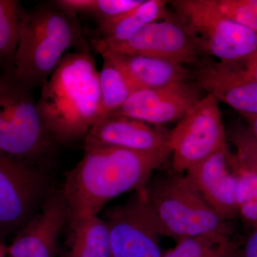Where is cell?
<instances>
[{
	"label": "cell",
	"instance_id": "cell-24",
	"mask_svg": "<svg viewBox=\"0 0 257 257\" xmlns=\"http://www.w3.org/2000/svg\"><path fill=\"white\" fill-rule=\"evenodd\" d=\"M225 18L257 34V0H205Z\"/></svg>",
	"mask_w": 257,
	"mask_h": 257
},
{
	"label": "cell",
	"instance_id": "cell-1",
	"mask_svg": "<svg viewBox=\"0 0 257 257\" xmlns=\"http://www.w3.org/2000/svg\"><path fill=\"white\" fill-rule=\"evenodd\" d=\"M168 157L109 147L84 151L66 175L62 189L69 224L97 216L114 198L144 188Z\"/></svg>",
	"mask_w": 257,
	"mask_h": 257
},
{
	"label": "cell",
	"instance_id": "cell-8",
	"mask_svg": "<svg viewBox=\"0 0 257 257\" xmlns=\"http://www.w3.org/2000/svg\"><path fill=\"white\" fill-rule=\"evenodd\" d=\"M219 101L206 94L169 135L172 172L186 173L216 152L228 148Z\"/></svg>",
	"mask_w": 257,
	"mask_h": 257
},
{
	"label": "cell",
	"instance_id": "cell-27",
	"mask_svg": "<svg viewBox=\"0 0 257 257\" xmlns=\"http://www.w3.org/2000/svg\"><path fill=\"white\" fill-rule=\"evenodd\" d=\"M244 67L248 73L257 80V51L256 53L244 64Z\"/></svg>",
	"mask_w": 257,
	"mask_h": 257
},
{
	"label": "cell",
	"instance_id": "cell-9",
	"mask_svg": "<svg viewBox=\"0 0 257 257\" xmlns=\"http://www.w3.org/2000/svg\"><path fill=\"white\" fill-rule=\"evenodd\" d=\"M104 220L109 229L111 257H162L161 235L145 187L123 204L109 208Z\"/></svg>",
	"mask_w": 257,
	"mask_h": 257
},
{
	"label": "cell",
	"instance_id": "cell-15",
	"mask_svg": "<svg viewBox=\"0 0 257 257\" xmlns=\"http://www.w3.org/2000/svg\"><path fill=\"white\" fill-rule=\"evenodd\" d=\"M228 148L189 169L186 175L221 220L238 215L237 177L229 162Z\"/></svg>",
	"mask_w": 257,
	"mask_h": 257
},
{
	"label": "cell",
	"instance_id": "cell-22",
	"mask_svg": "<svg viewBox=\"0 0 257 257\" xmlns=\"http://www.w3.org/2000/svg\"><path fill=\"white\" fill-rule=\"evenodd\" d=\"M229 162L237 177L238 215L257 230V176L241 165L233 154L229 153Z\"/></svg>",
	"mask_w": 257,
	"mask_h": 257
},
{
	"label": "cell",
	"instance_id": "cell-6",
	"mask_svg": "<svg viewBox=\"0 0 257 257\" xmlns=\"http://www.w3.org/2000/svg\"><path fill=\"white\" fill-rule=\"evenodd\" d=\"M169 4L204 55L244 66L256 53V32L225 18L205 0H174Z\"/></svg>",
	"mask_w": 257,
	"mask_h": 257
},
{
	"label": "cell",
	"instance_id": "cell-28",
	"mask_svg": "<svg viewBox=\"0 0 257 257\" xmlns=\"http://www.w3.org/2000/svg\"><path fill=\"white\" fill-rule=\"evenodd\" d=\"M242 116L246 120L248 127L257 138V114H243Z\"/></svg>",
	"mask_w": 257,
	"mask_h": 257
},
{
	"label": "cell",
	"instance_id": "cell-25",
	"mask_svg": "<svg viewBox=\"0 0 257 257\" xmlns=\"http://www.w3.org/2000/svg\"><path fill=\"white\" fill-rule=\"evenodd\" d=\"M227 140L234 145L240 164L257 175V138L248 126L236 125L226 133Z\"/></svg>",
	"mask_w": 257,
	"mask_h": 257
},
{
	"label": "cell",
	"instance_id": "cell-2",
	"mask_svg": "<svg viewBox=\"0 0 257 257\" xmlns=\"http://www.w3.org/2000/svg\"><path fill=\"white\" fill-rule=\"evenodd\" d=\"M100 99L99 71L84 45L64 56L42 86L37 106L54 141L67 145L84 139L95 124Z\"/></svg>",
	"mask_w": 257,
	"mask_h": 257
},
{
	"label": "cell",
	"instance_id": "cell-20",
	"mask_svg": "<svg viewBox=\"0 0 257 257\" xmlns=\"http://www.w3.org/2000/svg\"><path fill=\"white\" fill-rule=\"evenodd\" d=\"M103 58L99 71L100 109L98 120L109 116L119 109L136 91L124 72L110 59Z\"/></svg>",
	"mask_w": 257,
	"mask_h": 257
},
{
	"label": "cell",
	"instance_id": "cell-12",
	"mask_svg": "<svg viewBox=\"0 0 257 257\" xmlns=\"http://www.w3.org/2000/svg\"><path fill=\"white\" fill-rule=\"evenodd\" d=\"M193 71V81L203 91L241 115L257 114V80L244 66L204 58Z\"/></svg>",
	"mask_w": 257,
	"mask_h": 257
},
{
	"label": "cell",
	"instance_id": "cell-29",
	"mask_svg": "<svg viewBox=\"0 0 257 257\" xmlns=\"http://www.w3.org/2000/svg\"><path fill=\"white\" fill-rule=\"evenodd\" d=\"M257 176V175H256Z\"/></svg>",
	"mask_w": 257,
	"mask_h": 257
},
{
	"label": "cell",
	"instance_id": "cell-16",
	"mask_svg": "<svg viewBox=\"0 0 257 257\" xmlns=\"http://www.w3.org/2000/svg\"><path fill=\"white\" fill-rule=\"evenodd\" d=\"M101 57L110 59L139 90L166 87L177 83L192 82V72L184 64L142 55H124L99 50Z\"/></svg>",
	"mask_w": 257,
	"mask_h": 257
},
{
	"label": "cell",
	"instance_id": "cell-5",
	"mask_svg": "<svg viewBox=\"0 0 257 257\" xmlns=\"http://www.w3.org/2000/svg\"><path fill=\"white\" fill-rule=\"evenodd\" d=\"M145 191L161 236L177 242L214 231L229 234L226 221L208 205L186 174L151 177Z\"/></svg>",
	"mask_w": 257,
	"mask_h": 257
},
{
	"label": "cell",
	"instance_id": "cell-19",
	"mask_svg": "<svg viewBox=\"0 0 257 257\" xmlns=\"http://www.w3.org/2000/svg\"><path fill=\"white\" fill-rule=\"evenodd\" d=\"M229 234L214 231L179 240L162 257H237L239 248Z\"/></svg>",
	"mask_w": 257,
	"mask_h": 257
},
{
	"label": "cell",
	"instance_id": "cell-14",
	"mask_svg": "<svg viewBox=\"0 0 257 257\" xmlns=\"http://www.w3.org/2000/svg\"><path fill=\"white\" fill-rule=\"evenodd\" d=\"M69 209L62 190H54L36 215L18 231L8 257H55Z\"/></svg>",
	"mask_w": 257,
	"mask_h": 257
},
{
	"label": "cell",
	"instance_id": "cell-7",
	"mask_svg": "<svg viewBox=\"0 0 257 257\" xmlns=\"http://www.w3.org/2000/svg\"><path fill=\"white\" fill-rule=\"evenodd\" d=\"M54 190L48 170L0 153V232H18Z\"/></svg>",
	"mask_w": 257,
	"mask_h": 257
},
{
	"label": "cell",
	"instance_id": "cell-10",
	"mask_svg": "<svg viewBox=\"0 0 257 257\" xmlns=\"http://www.w3.org/2000/svg\"><path fill=\"white\" fill-rule=\"evenodd\" d=\"M96 52L108 50L124 55H142L197 65L203 60L195 39L177 18L149 24L126 41L103 45L93 40Z\"/></svg>",
	"mask_w": 257,
	"mask_h": 257
},
{
	"label": "cell",
	"instance_id": "cell-26",
	"mask_svg": "<svg viewBox=\"0 0 257 257\" xmlns=\"http://www.w3.org/2000/svg\"><path fill=\"white\" fill-rule=\"evenodd\" d=\"M237 257H257V230H253L243 247L239 248Z\"/></svg>",
	"mask_w": 257,
	"mask_h": 257
},
{
	"label": "cell",
	"instance_id": "cell-3",
	"mask_svg": "<svg viewBox=\"0 0 257 257\" xmlns=\"http://www.w3.org/2000/svg\"><path fill=\"white\" fill-rule=\"evenodd\" d=\"M85 45L77 15L54 2L26 13L22 24L13 75L27 87H41L50 78L66 52Z\"/></svg>",
	"mask_w": 257,
	"mask_h": 257
},
{
	"label": "cell",
	"instance_id": "cell-23",
	"mask_svg": "<svg viewBox=\"0 0 257 257\" xmlns=\"http://www.w3.org/2000/svg\"><path fill=\"white\" fill-rule=\"evenodd\" d=\"M144 0H57L60 8L77 15H92L99 22L116 18L137 8Z\"/></svg>",
	"mask_w": 257,
	"mask_h": 257
},
{
	"label": "cell",
	"instance_id": "cell-4",
	"mask_svg": "<svg viewBox=\"0 0 257 257\" xmlns=\"http://www.w3.org/2000/svg\"><path fill=\"white\" fill-rule=\"evenodd\" d=\"M55 146L32 89L13 72H0V153L47 169Z\"/></svg>",
	"mask_w": 257,
	"mask_h": 257
},
{
	"label": "cell",
	"instance_id": "cell-13",
	"mask_svg": "<svg viewBox=\"0 0 257 257\" xmlns=\"http://www.w3.org/2000/svg\"><path fill=\"white\" fill-rule=\"evenodd\" d=\"M169 135L170 132L139 120L108 116L96 121L88 132L84 139V151L109 147L169 156Z\"/></svg>",
	"mask_w": 257,
	"mask_h": 257
},
{
	"label": "cell",
	"instance_id": "cell-18",
	"mask_svg": "<svg viewBox=\"0 0 257 257\" xmlns=\"http://www.w3.org/2000/svg\"><path fill=\"white\" fill-rule=\"evenodd\" d=\"M62 257H111L109 229L105 221L92 216L68 224Z\"/></svg>",
	"mask_w": 257,
	"mask_h": 257
},
{
	"label": "cell",
	"instance_id": "cell-21",
	"mask_svg": "<svg viewBox=\"0 0 257 257\" xmlns=\"http://www.w3.org/2000/svg\"><path fill=\"white\" fill-rule=\"evenodd\" d=\"M26 13L15 0H0V69L12 72Z\"/></svg>",
	"mask_w": 257,
	"mask_h": 257
},
{
	"label": "cell",
	"instance_id": "cell-17",
	"mask_svg": "<svg viewBox=\"0 0 257 257\" xmlns=\"http://www.w3.org/2000/svg\"><path fill=\"white\" fill-rule=\"evenodd\" d=\"M165 0H144L137 8L99 23L100 38L96 42L112 45L126 41L149 24L172 18Z\"/></svg>",
	"mask_w": 257,
	"mask_h": 257
},
{
	"label": "cell",
	"instance_id": "cell-11",
	"mask_svg": "<svg viewBox=\"0 0 257 257\" xmlns=\"http://www.w3.org/2000/svg\"><path fill=\"white\" fill-rule=\"evenodd\" d=\"M202 88L192 82L135 91L109 116H120L160 125L178 122L204 97Z\"/></svg>",
	"mask_w": 257,
	"mask_h": 257
}]
</instances>
